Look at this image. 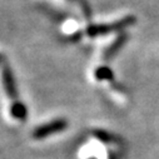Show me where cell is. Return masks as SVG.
<instances>
[{"instance_id": "obj_1", "label": "cell", "mask_w": 159, "mask_h": 159, "mask_svg": "<svg viewBox=\"0 0 159 159\" xmlns=\"http://www.w3.org/2000/svg\"><path fill=\"white\" fill-rule=\"evenodd\" d=\"M135 16L133 15H128V16H124L120 20H116L114 23H110V24H102V25H90L88 29H87V33L88 35H92V36H95V35H104V34H108L109 31H118V30H123L125 29L127 26H130L135 23Z\"/></svg>"}]
</instances>
